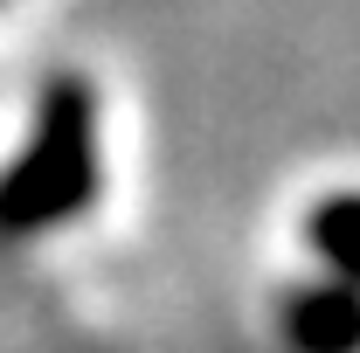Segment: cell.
Wrapping results in <instances>:
<instances>
[{
	"mask_svg": "<svg viewBox=\"0 0 360 353\" xmlns=\"http://www.w3.org/2000/svg\"><path fill=\"white\" fill-rule=\"evenodd\" d=\"M104 194V153H97V90L84 77H49L35 90L28 146L0 167V250L56 236Z\"/></svg>",
	"mask_w": 360,
	"mask_h": 353,
	"instance_id": "6da1fadb",
	"label": "cell"
},
{
	"mask_svg": "<svg viewBox=\"0 0 360 353\" xmlns=\"http://www.w3.org/2000/svg\"><path fill=\"white\" fill-rule=\"evenodd\" d=\"M305 243H312V257L326 264L333 284L360 291V194H326L305 215Z\"/></svg>",
	"mask_w": 360,
	"mask_h": 353,
	"instance_id": "3957f363",
	"label": "cell"
},
{
	"mask_svg": "<svg viewBox=\"0 0 360 353\" xmlns=\"http://www.w3.org/2000/svg\"><path fill=\"white\" fill-rule=\"evenodd\" d=\"M284 333L298 353H360V291L319 277L284 305Z\"/></svg>",
	"mask_w": 360,
	"mask_h": 353,
	"instance_id": "7a4b0ae2",
	"label": "cell"
}]
</instances>
